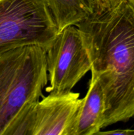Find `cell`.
Segmentation results:
<instances>
[{"label":"cell","instance_id":"5","mask_svg":"<svg viewBox=\"0 0 134 135\" xmlns=\"http://www.w3.org/2000/svg\"><path fill=\"white\" fill-rule=\"evenodd\" d=\"M80 94L43 95L25 115L14 135H67L81 104Z\"/></svg>","mask_w":134,"mask_h":135},{"label":"cell","instance_id":"9","mask_svg":"<svg viewBox=\"0 0 134 135\" xmlns=\"http://www.w3.org/2000/svg\"><path fill=\"white\" fill-rule=\"evenodd\" d=\"M98 7H107L116 3L119 0H95Z\"/></svg>","mask_w":134,"mask_h":135},{"label":"cell","instance_id":"10","mask_svg":"<svg viewBox=\"0 0 134 135\" xmlns=\"http://www.w3.org/2000/svg\"><path fill=\"white\" fill-rule=\"evenodd\" d=\"M132 1H133V2H134V0H132Z\"/></svg>","mask_w":134,"mask_h":135},{"label":"cell","instance_id":"1","mask_svg":"<svg viewBox=\"0 0 134 135\" xmlns=\"http://www.w3.org/2000/svg\"><path fill=\"white\" fill-rule=\"evenodd\" d=\"M104 91V127L134 117V2L119 0L76 25Z\"/></svg>","mask_w":134,"mask_h":135},{"label":"cell","instance_id":"6","mask_svg":"<svg viewBox=\"0 0 134 135\" xmlns=\"http://www.w3.org/2000/svg\"><path fill=\"white\" fill-rule=\"evenodd\" d=\"M105 99L98 78L91 75L86 95L72 119L67 135H93L104 128Z\"/></svg>","mask_w":134,"mask_h":135},{"label":"cell","instance_id":"3","mask_svg":"<svg viewBox=\"0 0 134 135\" xmlns=\"http://www.w3.org/2000/svg\"><path fill=\"white\" fill-rule=\"evenodd\" d=\"M59 32L47 0H0V54L31 45L46 50Z\"/></svg>","mask_w":134,"mask_h":135},{"label":"cell","instance_id":"4","mask_svg":"<svg viewBox=\"0 0 134 135\" xmlns=\"http://www.w3.org/2000/svg\"><path fill=\"white\" fill-rule=\"evenodd\" d=\"M45 50L49 82L45 91L49 94L60 95L72 92L76 84L91 69L82 36L76 25L59 31Z\"/></svg>","mask_w":134,"mask_h":135},{"label":"cell","instance_id":"7","mask_svg":"<svg viewBox=\"0 0 134 135\" xmlns=\"http://www.w3.org/2000/svg\"><path fill=\"white\" fill-rule=\"evenodd\" d=\"M47 3L59 31L86 20L97 8L95 0H47Z\"/></svg>","mask_w":134,"mask_h":135},{"label":"cell","instance_id":"8","mask_svg":"<svg viewBox=\"0 0 134 135\" xmlns=\"http://www.w3.org/2000/svg\"><path fill=\"white\" fill-rule=\"evenodd\" d=\"M96 134L102 135H134V129H117L109 131H99Z\"/></svg>","mask_w":134,"mask_h":135},{"label":"cell","instance_id":"2","mask_svg":"<svg viewBox=\"0 0 134 135\" xmlns=\"http://www.w3.org/2000/svg\"><path fill=\"white\" fill-rule=\"evenodd\" d=\"M47 83L44 47L31 45L0 54V135H14Z\"/></svg>","mask_w":134,"mask_h":135}]
</instances>
